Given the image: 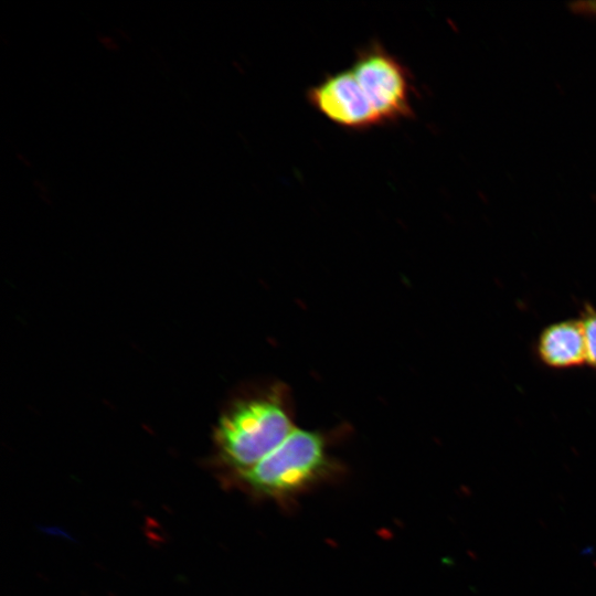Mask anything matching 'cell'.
<instances>
[{
    "label": "cell",
    "instance_id": "cell-1",
    "mask_svg": "<svg viewBox=\"0 0 596 596\" xmlns=\"http://www.w3.org/2000/svg\"><path fill=\"white\" fill-rule=\"evenodd\" d=\"M296 428L290 389L280 381L256 387L221 417L215 430L220 460L235 478L274 451Z\"/></svg>",
    "mask_w": 596,
    "mask_h": 596
},
{
    "label": "cell",
    "instance_id": "cell-2",
    "mask_svg": "<svg viewBox=\"0 0 596 596\" xmlns=\"http://www.w3.org/2000/svg\"><path fill=\"white\" fill-rule=\"evenodd\" d=\"M331 434L297 427L274 451L233 479L256 498L289 504L342 473L330 450Z\"/></svg>",
    "mask_w": 596,
    "mask_h": 596
},
{
    "label": "cell",
    "instance_id": "cell-3",
    "mask_svg": "<svg viewBox=\"0 0 596 596\" xmlns=\"http://www.w3.org/2000/svg\"><path fill=\"white\" fill-rule=\"evenodd\" d=\"M349 68L382 126L414 117L413 75L380 41H371L361 47Z\"/></svg>",
    "mask_w": 596,
    "mask_h": 596
},
{
    "label": "cell",
    "instance_id": "cell-4",
    "mask_svg": "<svg viewBox=\"0 0 596 596\" xmlns=\"http://www.w3.org/2000/svg\"><path fill=\"white\" fill-rule=\"evenodd\" d=\"M306 98L319 114L344 129L382 126L350 68L326 75L307 89Z\"/></svg>",
    "mask_w": 596,
    "mask_h": 596
},
{
    "label": "cell",
    "instance_id": "cell-5",
    "mask_svg": "<svg viewBox=\"0 0 596 596\" xmlns=\"http://www.w3.org/2000/svg\"><path fill=\"white\" fill-rule=\"evenodd\" d=\"M539 361L553 370L586 364L585 342L579 318L563 319L543 328L535 342Z\"/></svg>",
    "mask_w": 596,
    "mask_h": 596
},
{
    "label": "cell",
    "instance_id": "cell-6",
    "mask_svg": "<svg viewBox=\"0 0 596 596\" xmlns=\"http://www.w3.org/2000/svg\"><path fill=\"white\" fill-rule=\"evenodd\" d=\"M578 318L583 328L586 364L596 371V308L585 302Z\"/></svg>",
    "mask_w": 596,
    "mask_h": 596
},
{
    "label": "cell",
    "instance_id": "cell-7",
    "mask_svg": "<svg viewBox=\"0 0 596 596\" xmlns=\"http://www.w3.org/2000/svg\"><path fill=\"white\" fill-rule=\"evenodd\" d=\"M571 8L575 12L596 15V1L576 2Z\"/></svg>",
    "mask_w": 596,
    "mask_h": 596
}]
</instances>
